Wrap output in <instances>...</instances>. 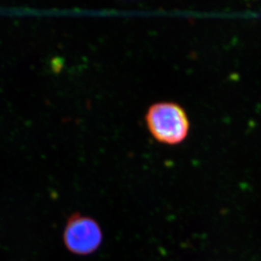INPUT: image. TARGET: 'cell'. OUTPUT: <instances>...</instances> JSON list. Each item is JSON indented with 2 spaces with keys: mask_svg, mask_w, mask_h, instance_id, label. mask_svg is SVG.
I'll return each instance as SVG.
<instances>
[{
  "mask_svg": "<svg viewBox=\"0 0 261 261\" xmlns=\"http://www.w3.org/2000/svg\"><path fill=\"white\" fill-rule=\"evenodd\" d=\"M148 130L155 141L177 145L187 139L190 122L187 113L179 104L160 101L149 107L145 116Z\"/></svg>",
  "mask_w": 261,
  "mask_h": 261,
  "instance_id": "obj_1",
  "label": "cell"
},
{
  "mask_svg": "<svg viewBox=\"0 0 261 261\" xmlns=\"http://www.w3.org/2000/svg\"><path fill=\"white\" fill-rule=\"evenodd\" d=\"M64 243L70 251L77 254H89L98 249L102 234L98 224L90 217L74 215L67 223Z\"/></svg>",
  "mask_w": 261,
  "mask_h": 261,
  "instance_id": "obj_2",
  "label": "cell"
}]
</instances>
